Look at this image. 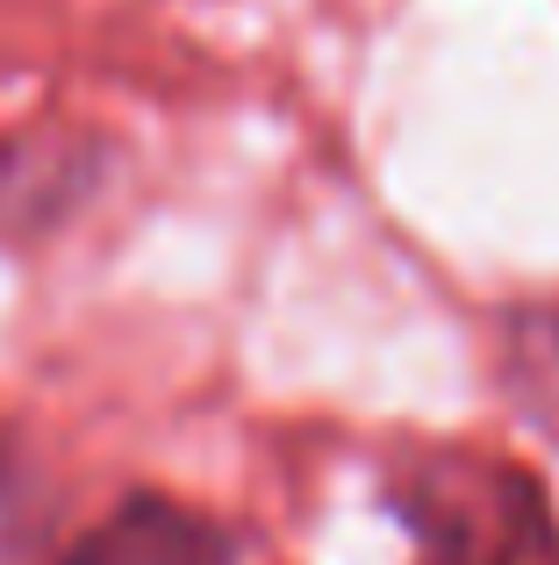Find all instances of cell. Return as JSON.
I'll list each match as a JSON object with an SVG mask.
<instances>
[{"label":"cell","instance_id":"6da1fadb","mask_svg":"<svg viewBox=\"0 0 559 565\" xmlns=\"http://www.w3.org/2000/svg\"><path fill=\"white\" fill-rule=\"evenodd\" d=\"M416 565H559V530L524 472L495 458H423L402 487Z\"/></svg>","mask_w":559,"mask_h":565},{"label":"cell","instance_id":"7a4b0ae2","mask_svg":"<svg viewBox=\"0 0 559 565\" xmlns=\"http://www.w3.org/2000/svg\"><path fill=\"white\" fill-rule=\"evenodd\" d=\"M57 565H230V530L172 494H129Z\"/></svg>","mask_w":559,"mask_h":565},{"label":"cell","instance_id":"3957f363","mask_svg":"<svg viewBox=\"0 0 559 565\" xmlns=\"http://www.w3.org/2000/svg\"><path fill=\"white\" fill-rule=\"evenodd\" d=\"M503 373L517 408L546 437H559V308H524L503 337Z\"/></svg>","mask_w":559,"mask_h":565},{"label":"cell","instance_id":"277c9868","mask_svg":"<svg viewBox=\"0 0 559 565\" xmlns=\"http://www.w3.org/2000/svg\"><path fill=\"white\" fill-rule=\"evenodd\" d=\"M14 509H22V472L0 458V544L14 537Z\"/></svg>","mask_w":559,"mask_h":565}]
</instances>
